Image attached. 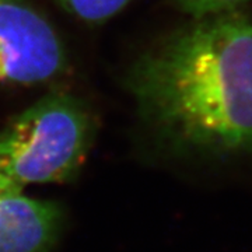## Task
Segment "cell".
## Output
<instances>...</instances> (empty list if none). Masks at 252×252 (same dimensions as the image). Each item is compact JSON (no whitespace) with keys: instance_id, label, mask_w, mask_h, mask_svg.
<instances>
[{"instance_id":"6da1fadb","label":"cell","mask_w":252,"mask_h":252,"mask_svg":"<svg viewBox=\"0 0 252 252\" xmlns=\"http://www.w3.org/2000/svg\"><path fill=\"white\" fill-rule=\"evenodd\" d=\"M140 115L168 147L228 160L252 156V16L245 9L190 21L127 73Z\"/></svg>"},{"instance_id":"7a4b0ae2","label":"cell","mask_w":252,"mask_h":252,"mask_svg":"<svg viewBox=\"0 0 252 252\" xmlns=\"http://www.w3.org/2000/svg\"><path fill=\"white\" fill-rule=\"evenodd\" d=\"M95 121L83 99L55 91L0 130V174L23 188L70 181L90 153Z\"/></svg>"},{"instance_id":"3957f363","label":"cell","mask_w":252,"mask_h":252,"mask_svg":"<svg viewBox=\"0 0 252 252\" xmlns=\"http://www.w3.org/2000/svg\"><path fill=\"white\" fill-rule=\"evenodd\" d=\"M52 24L27 0H0V81L38 84L66 70Z\"/></svg>"},{"instance_id":"277c9868","label":"cell","mask_w":252,"mask_h":252,"mask_svg":"<svg viewBox=\"0 0 252 252\" xmlns=\"http://www.w3.org/2000/svg\"><path fill=\"white\" fill-rule=\"evenodd\" d=\"M63 225L61 206L23 188L0 192V252H49Z\"/></svg>"},{"instance_id":"5b68a950","label":"cell","mask_w":252,"mask_h":252,"mask_svg":"<svg viewBox=\"0 0 252 252\" xmlns=\"http://www.w3.org/2000/svg\"><path fill=\"white\" fill-rule=\"evenodd\" d=\"M76 18L99 24L121 13L130 0H55Z\"/></svg>"},{"instance_id":"8992f818","label":"cell","mask_w":252,"mask_h":252,"mask_svg":"<svg viewBox=\"0 0 252 252\" xmlns=\"http://www.w3.org/2000/svg\"><path fill=\"white\" fill-rule=\"evenodd\" d=\"M178 9L190 18H202L213 14L245 9L251 0H172Z\"/></svg>"},{"instance_id":"52a82bcc","label":"cell","mask_w":252,"mask_h":252,"mask_svg":"<svg viewBox=\"0 0 252 252\" xmlns=\"http://www.w3.org/2000/svg\"><path fill=\"white\" fill-rule=\"evenodd\" d=\"M20 188L18 185L13 184L9 178H6L3 174H0V192H4V190H9V189Z\"/></svg>"}]
</instances>
